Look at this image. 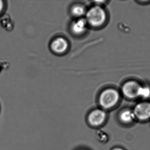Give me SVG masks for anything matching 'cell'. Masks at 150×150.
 <instances>
[{
	"instance_id": "6",
	"label": "cell",
	"mask_w": 150,
	"mask_h": 150,
	"mask_svg": "<svg viewBox=\"0 0 150 150\" xmlns=\"http://www.w3.org/2000/svg\"><path fill=\"white\" fill-rule=\"evenodd\" d=\"M106 118V114L103 110H94L88 117V121L92 126L96 127L102 124Z\"/></svg>"
},
{
	"instance_id": "8",
	"label": "cell",
	"mask_w": 150,
	"mask_h": 150,
	"mask_svg": "<svg viewBox=\"0 0 150 150\" xmlns=\"http://www.w3.org/2000/svg\"><path fill=\"white\" fill-rule=\"evenodd\" d=\"M87 10L85 6L81 4H75L71 8V14L76 19L83 18L85 16Z\"/></svg>"
},
{
	"instance_id": "11",
	"label": "cell",
	"mask_w": 150,
	"mask_h": 150,
	"mask_svg": "<svg viewBox=\"0 0 150 150\" xmlns=\"http://www.w3.org/2000/svg\"><path fill=\"white\" fill-rule=\"evenodd\" d=\"M5 8V3L2 0H0V14L2 13Z\"/></svg>"
},
{
	"instance_id": "7",
	"label": "cell",
	"mask_w": 150,
	"mask_h": 150,
	"mask_svg": "<svg viewBox=\"0 0 150 150\" xmlns=\"http://www.w3.org/2000/svg\"><path fill=\"white\" fill-rule=\"evenodd\" d=\"M88 26L85 18L76 19L72 22L70 26V30L74 35H82L87 31Z\"/></svg>"
},
{
	"instance_id": "12",
	"label": "cell",
	"mask_w": 150,
	"mask_h": 150,
	"mask_svg": "<svg viewBox=\"0 0 150 150\" xmlns=\"http://www.w3.org/2000/svg\"><path fill=\"white\" fill-rule=\"evenodd\" d=\"M112 150H124L122 148H120V147H116L115 148V149H113Z\"/></svg>"
},
{
	"instance_id": "2",
	"label": "cell",
	"mask_w": 150,
	"mask_h": 150,
	"mask_svg": "<svg viewBox=\"0 0 150 150\" xmlns=\"http://www.w3.org/2000/svg\"><path fill=\"white\" fill-rule=\"evenodd\" d=\"M120 99V94L116 89L109 88L104 89L100 94L99 102L102 108L109 109L117 104Z\"/></svg>"
},
{
	"instance_id": "1",
	"label": "cell",
	"mask_w": 150,
	"mask_h": 150,
	"mask_svg": "<svg viewBox=\"0 0 150 150\" xmlns=\"http://www.w3.org/2000/svg\"><path fill=\"white\" fill-rule=\"evenodd\" d=\"M85 18L88 26L93 28H99L106 22L107 13L100 6L95 5L87 10Z\"/></svg>"
},
{
	"instance_id": "3",
	"label": "cell",
	"mask_w": 150,
	"mask_h": 150,
	"mask_svg": "<svg viewBox=\"0 0 150 150\" xmlns=\"http://www.w3.org/2000/svg\"><path fill=\"white\" fill-rule=\"evenodd\" d=\"M141 86V85L136 81H128L122 86V93L126 98L129 99L139 97V90Z\"/></svg>"
},
{
	"instance_id": "10",
	"label": "cell",
	"mask_w": 150,
	"mask_h": 150,
	"mask_svg": "<svg viewBox=\"0 0 150 150\" xmlns=\"http://www.w3.org/2000/svg\"><path fill=\"white\" fill-rule=\"evenodd\" d=\"M150 97V87L147 86H141L139 92V97L146 99Z\"/></svg>"
},
{
	"instance_id": "9",
	"label": "cell",
	"mask_w": 150,
	"mask_h": 150,
	"mask_svg": "<svg viewBox=\"0 0 150 150\" xmlns=\"http://www.w3.org/2000/svg\"><path fill=\"white\" fill-rule=\"evenodd\" d=\"M135 118L133 111L130 110H123L119 115V119L123 123H130L134 121Z\"/></svg>"
},
{
	"instance_id": "4",
	"label": "cell",
	"mask_w": 150,
	"mask_h": 150,
	"mask_svg": "<svg viewBox=\"0 0 150 150\" xmlns=\"http://www.w3.org/2000/svg\"><path fill=\"white\" fill-rule=\"evenodd\" d=\"M135 117L141 121L150 118V103L142 102L137 104L132 110Z\"/></svg>"
},
{
	"instance_id": "5",
	"label": "cell",
	"mask_w": 150,
	"mask_h": 150,
	"mask_svg": "<svg viewBox=\"0 0 150 150\" xmlns=\"http://www.w3.org/2000/svg\"><path fill=\"white\" fill-rule=\"evenodd\" d=\"M69 47L68 41L64 38L59 37L54 38L51 43L50 48L54 53L63 54L66 52Z\"/></svg>"
}]
</instances>
